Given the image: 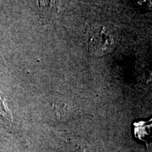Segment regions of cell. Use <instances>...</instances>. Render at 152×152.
<instances>
[{"label":"cell","instance_id":"cell-1","mask_svg":"<svg viewBox=\"0 0 152 152\" xmlns=\"http://www.w3.org/2000/svg\"><path fill=\"white\" fill-rule=\"evenodd\" d=\"M116 46L113 32L105 26H95L87 35L88 51L94 56H104L111 53Z\"/></svg>","mask_w":152,"mask_h":152},{"label":"cell","instance_id":"cell-2","mask_svg":"<svg viewBox=\"0 0 152 152\" xmlns=\"http://www.w3.org/2000/svg\"><path fill=\"white\" fill-rule=\"evenodd\" d=\"M39 8L42 12L57 13L59 7L60 0H37Z\"/></svg>","mask_w":152,"mask_h":152}]
</instances>
